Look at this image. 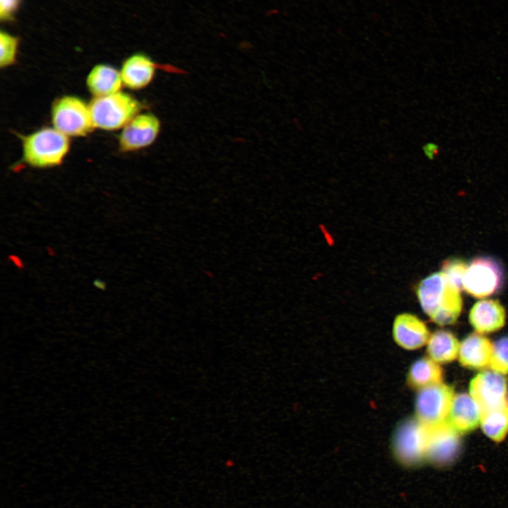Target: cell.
Returning <instances> with one entry per match:
<instances>
[{"label": "cell", "instance_id": "1", "mask_svg": "<svg viewBox=\"0 0 508 508\" xmlns=\"http://www.w3.org/2000/svg\"><path fill=\"white\" fill-rule=\"evenodd\" d=\"M416 295L424 313L439 325L454 323L462 309L460 291L442 272L433 273L418 285Z\"/></svg>", "mask_w": 508, "mask_h": 508}, {"label": "cell", "instance_id": "2", "mask_svg": "<svg viewBox=\"0 0 508 508\" xmlns=\"http://www.w3.org/2000/svg\"><path fill=\"white\" fill-rule=\"evenodd\" d=\"M23 160L35 168H49L63 162L70 148L68 136L46 127L20 136Z\"/></svg>", "mask_w": 508, "mask_h": 508}, {"label": "cell", "instance_id": "3", "mask_svg": "<svg viewBox=\"0 0 508 508\" xmlns=\"http://www.w3.org/2000/svg\"><path fill=\"white\" fill-rule=\"evenodd\" d=\"M89 107L94 127L105 131L123 128L145 108L137 99L121 91L94 97Z\"/></svg>", "mask_w": 508, "mask_h": 508}, {"label": "cell", "instance_id": "4", "mask_svg": "<svg viewBox=\"0 0 508 508\" xmlns=\"http://www.w3.org/2000/svg\"><path fill=\"white\" fill-rule=\"evenodd\" d=\"M429 428L416 417L403 420L397 426L392 440L396 460L406 467H417L427 462Z\"/></svg>", "mask_w": 508, "mask_h": 508}, {"label": "cell", "instance_id": "5", "mask_svg": "<svg viewBox=\"0 0 508 508\" xmlns=\"http://www.w3.org/2000/svg\"><path fill=\"white\" fill-rule=\"evenodd\" d=\"M51 119L53 128L68 137L85 136L95 128L89 104L71 95L53 102Z\"/></svg>", "mask_w": 508, "mask_h": 508}, {"label": "cell", "instance_id": "6", "mask_svg": "<svg viewBox=\"0 0 508 508\" xmlns=\"http://www.w3.org/2000/svg\"><path fill=\"white\" fill-rule=\"evenodd\" d=\"M454 395V388L443 383L419 389L415 399L416 418L428 428L445 423Z\"/></svg>", "mask_w": 508, "mask_h": 508}, {"label": "cell", "instance_id": "7", "mask_svg": "<svg viewBox=\"0 0 508 508\" xmlns=\"http://www.w3.org/2000/svg\"><path fill=\"white\" fill-rule=\"evenodd\" d=\"M503 279L502 268L497 260L490 257H478L467 267L463 289L476 298L488 297L502 288Z\"/></svg>", "mask_w": 508, "mask_h": 508}, {"label": "cell", "instance_id": "8", "mask_svg": "<svg viewBox=\"0 0 508 508\" xmlns=\"http://www.w3.org/2000/svg\"><path fill=\"white\" fill-rule=\"evenodd\" d=\"M157 70L170 73L186 74V71L171 64H161L143 53L128 57L120 71L123 83L131 90H141L153 80Z\"/></svg>", "mask_w": 508, "mask_h": 508}, {"label": "cell", "instance_id": "9", "mask_svg": "<svg viewBox=\"0 0 508 508\" xmlns=\"http://www.w3.org/2000/svg\"><path fill=\"white\" fill-rule=\"evenodd\" d=\"M161 130L159 118L152 113H140L122 129L119 137L121 152H132L151 145Z\"/></svg>", "mask_w": 508, "mask_h": 508}, {"label": "cell", "instance_id": "10", "mask_svg": "<svg viewBox=\"0 0 508 508\" xmlns=\"http://www.w3.org/2000/svg\"><path fill=\"white\" fill-rule=\"evenodd\" d=\"M469 392L480 411H488L507 401V380L503 374L492 370H485L471 380Z\"/></svg>", "mask_w": 508, "mask_h": 508}, {"label": "cell", "instance_id": "11", "mask_svg": "<svg viewBox=\"0 0 508 508\" xmlns=\"http://www.w3.org/2000/svg\"><path fill=\"white\" fill-rule=\"evenodd\" d=\"M461 452L459 434L447 422L429 428L427 462L437 467L454 463Z\"/></svg>", "mask_w": 508, "mask_h": 508}, {"label": "cell", "instance_id": "12", "mask_svg": "<svg viewBox=\"0 0 508 508\" xmlns=\"http://www.w3.org/2000/svg\"><path fill=\"white\" fill-rule=\"evenodd\" d=\"M392 335L394 341L406 350H415L425 345L430 337L425 324L411 313L398 315L393 322Z\"/></svg>", "mask_w": 508, "mask_h": 508}, {"label": "cell", "instance_id": "13", "mask_svg": "<svg viewBox=\"0 0 508 508\" xmlns=\"http://www.w3.org/2000/svg\"><path fill=\"white\" fill-rule=\"evenodd\" d=\"M481 411L471 394L454 395L449 412L447 423L459 435L471 432L480 423Z\"/></svg>", "mask_w": 508, "mask_h": 508}, {"label": "cell", "instance_id": "14", "mask_svg": "<svg viewBox=\"0 0 508 508\" xmlns=\"http://www.w3.org/2000/svg\"><path fill=\"white\" fill-rule=\"evenodd\" d=\"M468 318L478 333H490L504 325L506 313L499 301L483 299L473 306Z\"/></svg>", "mask_w": 508, "mask_h": 508}, {"label": "cell", "instance_id": "15", "mask_svg": "<svg viewBox=\"0 0 508 508\" xmlns=\"http://www.w3.org/2000/svg\"><path fill=\"white\" fill-rule=\"evenodd\" d=\"M493 344L480 333H472L460 344L459 360L469 369H483L490 366Z\"/></svg>", "mask_w": 508, "mask_h": 508}, {"label": "cell", "instance_id": "16", "mask_svg": "<svg viewBox=\"0 0 508 508\" xmlns=\"http://www.w3.org/2000/svg\"><path fill=\"white\" fill-rule=\"evenodd\" d=\"M123 84L120 71L107 64L95 66L86 78L87 87L94 97L120 92Z\"/></svg>", "mask_w": 508, "mask_h": 508}, {"label": "cell", "instance_id": "17", "mask_svg": "<svg viewBox=\"0 0 508 508\" xmlns=\"http://www.w3.org/2000/svg\"><path fill=\"white\" fill-rule=\"evenodd\" d=\"M443 372L439 363L430 357H423L414 361L410 366L406 381L414 389L442 383Z\"/></svg>", "mask_w": 508, "mask_h": 508}, {"label": "cell", "instance_id": "18", "mask_svg": "<svg viewBox=\"0 0 508 508\" xmlns=\"http://www.w3.org/2000/svg\"><path fill=\"white\" fill-rule=\"evenodd\" d=\"M460 344L456 337L447 330H437L427 342L429 357L437 363L453 361L459 356Z\"/></svg>", "mask_w": 508, "mask_h": 508}, {"label": "cell", "instance_id": "19", "mask_svg": "<svg viewBox=\"0 0 508 508\" xmlns=\"http://www.w3.org/2000/svg\"><path fill=\"white\" fill-rule=\"evenodd\" d=\"M480 425L490 439L502 442L508 433V399L500 406L481 411Z\"/></svg>", "mask_w": 508, "mask_h": 508}, {"label": "cell", "instance_id": "20", "mask_svg": "<svg viewBox=\"0 0 508 508\" xmlns=\"http://www.w3.org/2000/svg\"><path fill=\"white\" fill-rule=\"evenodd\" d=\"M20 40L6 31L0 32V66L8 67L16 63Z\"/></svg>", "mask_w": 508, "mask_h": 508}, {"label": "cell", "instance_id": "21", "mask_svg": "<svg viewBox=\"0 0 508 508\" xmlns=\"http://www.w3.org/2000/svg\"><path fill=\"white\" fill-rule=\"evenodd\" d=\"M492 344L490 370L503 375L508 374V336L500 338Z\"/></svg>", "mask_w": 508, "mask_h": 508}, {"label": "cell", "instance_id": "22", "mask_svg": "<svg viewBox=\"0 0 508 508\" xmlns=\"http://www.w3.org/2000/svg\"><path fill=\"white\" fill-rule=\"evenodd\" d=\"M467 264L459 259L445 260L442 266V272L459 291L463 289V279L467 270Z\"/></svg>", "mask_w": 508, "mask_h": 508}, {"label": "cell", "instance_id": "23", "mask_svg": "<svg viewBox=\"0 0 508 508\" xmlns=\"http://www.w3.org/2000/svg\"><path fill=\"white\" fill-rule=\"evenodd\" d=\"M20 0H0V17L1 20H8L19 6Z\"/></svg>", "mask_w": 508, "mask_h": 508}, {"label": "cell", "instance_id": "24", "mask_svg": "<svg viewBox=\"0 0 508 508\" xmlns=\"http://www.w3.org/2000/svg\"><path fill=\"white\" fill-rule=\"evenodd\" d=\"M423 150L429 159H433L439 152L438 146L432 143H428L423 146Z\"/></svg>", "mask_w": 508, "mask_h": 508}]
</instances>
